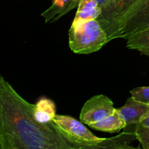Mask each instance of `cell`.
<instances>
[{
  "mask_svg": "<svg viewBox=\"0 0 149 149\" xmlns=\"http://www.w3.org/2000/svg\"><path fill=\"white\" fill-rule=\"evenodd\" d=\"M34 106L0 74V149H84L53 121L36 122Z\"/></svg>",
  "mask_w": 149,
  "mask_h": 149,
  "instance_id": "1",
  "label": "cell"
},
{
  "mask_svg": "<svg viewBox=\"0 0 149 149\" xmlns=\"http://www.w3.org/2000/svg\"><path fill=\"white\" fill-rule=\"evenodd\" d=\"M109 42L107 34L97 19L72 23L68 31V45L74 53H93Z\"/></svg>",
  "mask_w": 149,
  "mask_h": 149,
  "instance_id": "2",
  "label": "cell"
},
{
  "mask_svg": "<svg viewBox=\"0 0 149 149\" xmlns=\"http://www.w3.org/2000/svg\"><path fill=\"white\" fill-rule=\"evenodd\" d=\"M139 0H109L101 7L97 20L108 36L109 42L116 39L124 20Z\"/></svg>",
  "mask_w": 149,
  "mask_h": 149,
  "instance_id": "3",
  "label": "cell"
},
{
  "mask_svg": "<svg viewBox=\"0 0 149 149\" xmlns=\"http://www.w3.org/2000/svg\"><path fill=\"white\" fill-rule=\"evenodd\" d=\"M149 28V0H139L122 23L116 39H126L130 35Z\"/></svg>",
  "mask_w": 149,
  "mask_h": 149,
  "instance_id": "4",
  "label": "cell"
},
{
  "mask_svg": "<svg viewBox=\"0 0 149 149\" xmlns=\"http://www.w3.org/2000/svg\"><path fill=\"white\" fill-rule=\"evenodd\" d=\"M113 103L104 95H97L85 102L81 108L79 119L82 123L88 125L105 119L115 111Z\"/></svg>",
  "mask_w": 149,
  "mask_h": 149,
  "instance_id": "5",
  "label": "cell"
},
{
  "mask_svg": "<svg viewBox=\"0 0 149 149\" xmlns=\"http://www.w3.org/2000/svg\"><path fill=\"white\" fill-rule=\"evenodd\" d=\"M122 119L127 125L141 123L149 111V104L135 100L132 97H128L126 103L121 108L116 109Z\"/></svg>",
  "mask_w": 149,
  "mask_h": 149,
  "instance_id": "6",
  "label": "cell"
},
{
  "mask_svg": "<svg viewBox=\"0 0 149 149\" xmlns=\"http://www.w3.org/2000/svg\"><path fill=\"white\" fill-rule=\"evenodd\" d=\"M87 126L96 130L113 133L121 131L122 129L126 127L127 125L116 109L115 111L110 116L98 122L90 124Z\"/></svg>",
  "mask_w": 149,
  "mask_h": 149,
  "instance_id": "7",
  "label": "cell"
},
{
  "mask_svg": "<svg viewBox=\"0 0 149 149\" xmlns=\"http://www.w3.org/2000/svg\"><path fill=\"white\" fill-rule=\"evenodd\" d=\"M56 115V106L50 99L42 97L35 104L33 117L36 122L47 124L52 122Z\"/></svg>",
  "mask_w": 149,
  "mask_h": 149,
  "instance_id": "8",
  "label": "cell"
},
{
  "mask_svg": "<svg viewBox=\"0 0 149 149\" xmlns=\"http://www.w3.org/2000/svg\"><path fill=\"white\" fill-rule=\"evenodd\" d=\"M72 23H81L97 19L101 13V7L95 0H80Z\"/></svg>",
  "mask_w": 149,
  "mask_h": 149,
  "instance_id": "9",
  "label": "cell"
},
{
  "mask_svg": "<svg viewBox=\"0 0 149 149\" xmlns=\"http://www.w3.org/2000/svg\"><path fill=\"white\" fill-rule=\"evenodd\" d=\"M127 47L149 58V28L127 37Z\"/></svg>",
  "mask_w": 149,
  "mask_h": 149,
  "instance_id": "10",
  "label": "cell"
},
{
  "mask_svg": "<svg viewBox=\"0 0 149 149\" xmlns=\"http://www.w3.org/2000/svg\"><path fill=\"white\" fill-rule=\"evenodd\" d=\"M135 133L141 146L144 149H149V127L140 124L135 125Z\"/></svg>",
  "mask_w": 149,
  "mask_h": 149,
  "instance_id": "11",
  "label": "cell"
},
{
  "mask_svg": "<svg viewBox=\"0 0 149 149\" xmlns=\"http://www.w3.org/2000/svg\"><path fill=\"white\" fill-rule=\"evenodd\" d=\"M130 94L131 97H133L135 100L149 104V86L133 89L130 91Z\"/></svg>",
  "mask_w": 149,
  "mask_h": 149,
  "instance_id": "12",
  "label": "cell"
},
{
  "mask_svg": "<svg viewBox=\"0 0 149 149\" xmlns=\"http://www.w3.org/2000/svg\"><path fill=\"white\" fill-rule=\"evenodd\" d=\"M139 124L140 125H142V126L148 127H149V111H148V113L146 114V116H145V118L143 119L142 122Z\"/></svg>",
  "mask_w": 149,
  "mask_h": 149,
  "instance_id": "13",
  "label": "cell"
},
{
  "mask_svg": "<svg viewBox=\"0 0 149 149\" xmlns=\"http://www.w3.org/2000/svg\"><path fill=\"white\" fill-rule=\"evenodd\" d=\"M95 1H96V2L98 4V5L101 7L102 6L104 5V4H106L107 1H109V0H95Z\"/></svg>",
  "mask_w": 149,
  "mask_h": 149,
  "instance_id": "14",
  "label": "cell"
}]
</instances>
